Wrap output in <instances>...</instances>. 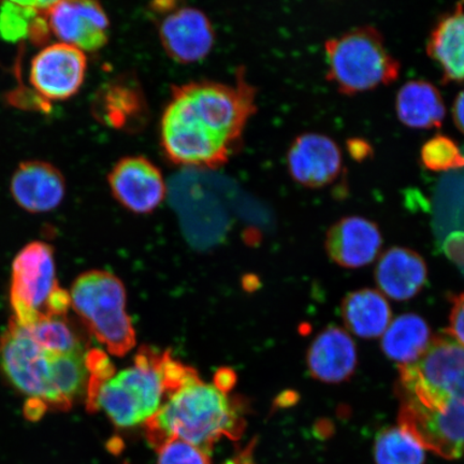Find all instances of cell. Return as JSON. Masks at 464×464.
Instances as JSON below:
<instances>
[{"label": "cell", "mask_w": 464, "mask_h": 464, "mask_svg": "<svg viewBox=\"0 0 464 464\" xmlns=\"http://www.w3.org/2000/svg\"><path fill=\"white\" fill-rule=\"evenodd\" d=\"M290 176L305 188H318L334 181L342 168L339 145L322 133L295 138L287 153Z\"/></svg>", "instance_id": "7c38bea8"}, {"label": "cell", "mask_w": 464, "mask_h": 464, "mask_svg": "<svg viewBox=\"0 0 464 464\" xmlns=\"http://www.w3.org/2000/svg\"><path fill=\"white\" fill-rule=\"evenodd\" d=\"M345 326L355 335L374 339L384 334L392 322V310L384 295L375 289L348 294L342 304Z\"/></svg>", "instance_id": "ffe728a7"}, {"label": "cell", "mask_w": 464, "mask_h": 464, "mask_svg": "<svg viewBox=\"0 0 464 464\" xmlns=\"http://www.w3.org/2000/svg\"><path fill=\"white\" fill-rule=\"evenodd\" d=\"M425 260L405 247H392L382 255L375 269L377 285L388 297L405 301L420 293L427 281Z\"/></svg>", "instance_id": "e0dca14e"}, {"label": "cell", "mask_w": 464, "mask_h": 464, "mask_svg": "<svg viewBox=\"0 0 464 464\" xmlns=\"http://www.w3.org/2000/svg\"><path fill=\"white\" fill-rule=\"evenodd\" d=\"M10 193L23 210L34 214L51 212L65 198L66 179L50 162L27 160L21 162L11 177Z\"/></svg>", "instance_id": "4fadbf2b"}, {"label": "cell", "mask_w": 464, "mask_h": 464, "mask_svg": "<svg viewBox=\"0 0 464 464\" xmlns=\"http://www.w3.org/2000/svg\"><path fill=\"white\" fill-rule=\"evenodd\" d=\"M448 334L464 346V293L457 295L454 300Z\"/></svg>", "instance_id": "4316f807"}, {"label": "cell", "mask_w": 464, "mask_h": 464, "mask_svg": "<svg viewBox=\"0 0 464 464\" xmlns=\"http://www.w3.org/2000/svg\"><path fill=\"white\" fill-rule=\"evenodd\" d=\"M376 464H423L425 450L402 428L392 427L377 435L374 444Z\"/></svg>", "instance_id": "7402d4cb"}, {"label": "cell", "mask_w": 464, "mask_h": 464, "mask_svg": "<svg viewBox=\"0 0 464 464\" xmlns=\"http://www.w3.org/2000/svg\"><path fill=\"white\" fill-rule=\"evenodd\" d=\"M327 79L344 95L388 85L400 74V63L388 52L382 34L372 26L352 31L328 40Z\"/></svg>", "instance_id": "5b68a950"}, {"label": "cell", "mask_w": 464, "mask_h": 464, "mask_svg": "<svg viewBox=\"0 0 464 464\" xmlns=\"http://www.w3.org/2000/svg\"><path fill=\"white\" fill-rule=\"evenodd\" d=\"M38 11L28 2L4 3L0 7V38L7 43H17L29 37Z\"/></svg>", "instance_id": "d4e9b609"}, {"label": "cell", "mask_w": 464, "mask_h": 464, "mask_svg": "<svg viewBox=\"0 0 464 464\" xmlns=\"http://www.w3.org/2000/svg\"><path fill=\"white\" fill-rule=\"evenodd\" d=\"M144 426L149 443L156 450L179 439L210 455L220 439L239 438L245 421L239 405L227 394L197 379L169 394Z\"/></svg>", "instance_id": "3957f363"}, {"label": "cell", "mask_w": 464, "mask_h": 464, "mask_svg": "<svg viewBox=\"0 0 464 464\" xmlns=\"http://www.w3.org/2000/svg\"><path fill=\"white\" fill-rule=\"evenodd\" d=\"M58 288L53 247L42 241L28 243L13 265L10 303L14 321L29 327L48 318L49 304Z\"/></svg>", "instance_id": "ba28073f"}, {"label": "cell", "mask_w": 464, "mask_h": 464, "mask_svg": "<svg viewBox=\"0 0 464 464\" xmlns=\"http://www.w3.org/2000/svg\"><path fill=\"white\" fill-rule=\"evenodd\" d=\"M236 376L234 371L224 369L218 371L216 375V387L218 388L219 391H222L225 393H227L232 386L235 385Z\"/></svg>", "instance_id": "f1b7e54d"}, {"label": "cell", "mask_w": 464, "mask_h": 464, "mask_svg": "<svg viewBox=\"0 0 464 464\" xmlns=\"http://www.w3.org/2000/svg\"><path fill=\"white\" fill-rule=\"evenodd\" d=\"M254 111V92L245 84L182 85L162 114V148L176 164L218 167L228 160Z\"/></svg>", "instance_id": "7a4b0ae2"}, {"label": "cell", "mask_w": 464, "mask_h": 464, "mask_svg": "<svg viewBox=\"0 0 464 464\" xmlns=\"http://www.w3.org/2000/svg\"><path fill=\"white\" fill-rule=\"evenodd\" d=\"M114 198L137 214L150 213L166 198L165 179L152 161L132 156L118 162L109 176Z\"/></svg>", "instance_id": "8fae6325"}, {"label": "cell", "mask_w": 464, "mask_h": 464, "mask_svg": "<svg viewBox=\"0 0 464 464\" xmlns=\"http://www.w3.org/2000/svg\"><path fill=\"white\" fill-rule=\"evenodd\" d=\"M399 427L423 450L448 460L464 458V346L449 334L399 365Z\"/></svg>", "instance_id": "6da1fadb"}, {"label": "cell", "mask_w": 464, "mask_h": 464, "mask_svg": "<svg viewBox=\"0 0 464 464\" xmlns=\"http://www.w3.org/2000/svg\"><path fill=\"white\" fill-rule=\"evenodd\" d=\"M60 43L82 52L101 50L108 42L110 23L102 5L87 0L55 2L45 14Z\"/></svg>", "instance_id": "30bf717a"}, {"label": "cell", "mask_w": 464, "mask_h": 464, "mask_svg": "<svg viewBox=\"0 0 464 464\" xmlns=\"http://www.w3.org/2000/svg\"><path fill=\"white\" fill-rule=\"evenodd\" d=\"M347 150L353 160L362 161L372 155V148L363 139L353 138L347 141Z\"/></svg>", "instance_id": "83f0119b"}, {"label": "cell", "mask_w": 464, "mask_h": 464, "mask_svg": "<svg viewBox=\"0 0 464 464\" xmlns=\"http://www.w3.org/2000/svg\"><path fill=\"white\" fill-rule=\"evenodd\" d=\"M39 344L26 327L10 319L0 338V367L10 384L28 400H36L46 409L56 410L55 372L63 356Z\"/></svg>", "instance_id": "52a82bcc"}, {"label": "cell", "mask_w": 464, "mask_h": 464, "mask_svg": "<svg viewBox=\"0 0 464 464\" xmlns=\"http://www.w3.org/2000/svg\"><path fill=\"white\" fill-rule=\"evenodd\" d=\"M39 344L61 353H86L82 336L69 324L67 316L44 318L26 327Z\"/></svg>", "instance_id": "603a6c76"}, {"label": "cell", "mask_w": 464, "mask_h": 464, "mask_svg": "<svg viewBox=\"0 0 464 464\" xmlns=\"http://www.w3.org/2000/svg\"><path fill=\"white\" fill-rule=\"evenodd\" d=\"M160 34L165 50L179 63L203 60L210 53L216 38L210 20L195 8L172 11L161 22Z\"/></svg>", "instance_id": "5bb4252c"}, {"label": "cell", "mask_w": 464, "mask_h": 464, "mask_svg": "<svg viewBox=\"0 0 464 464\" xmlns=\"http://www.w3.org/2000/svg\"><path fill=\"white\" fill-rule=\"evenodd\" d=\"M69 294L74 311L112 355L123 357L132 350L136 333L126 313V290L118 277L89 271L75 280Z\"/></svg>", "instance_id": "8992f818"}, {"label": "cell", "mask_w": 464, "mask_h": 464, "mask_svg": "<svg viewBox=\"0 0 464 464\" xmlns=\"http://www.w3.org/2000/svg\"><path fill=\"white\" fill-rule=\"evenodd\" d=\"M420 159L428 170L446 172L464 167V154L451 138L438 133L422 145Z\"/></svg>", "instance_id": "cb8c5ba5"}, {"label": "cell", "mask_w": 464, "mask_h": 464, "mask_svg": "<svg viewBox=\"0 0 464 464\" xmlns=\"http://www.w3.org/2000/svg\"><path fill=\"white\" fill-rule=\"evenodd\" d=\"M87 71L84 52L63 43L49 44L33 58L29 81L40 96L67 101L82 87Z\"/></svg>", "instance_id": "9c48e42d"}, {"label": "cell", "mask_w": 464, "mask_h": 464, "mask_svg": "<svg viewBox=\"0 0 464 464\" xmlns=\"http://www.w3.org/2000/svg\"><path fill=\"white\" fill-rule=\"evenodd\" d=\"M306 362L314 379L328 384L345 382L356 370L355 342L344 329L328 327L312 342Z\"/></svg>", "instance_id": "2e32d148"}, {"label": "cell", "mask_w": 464, "mask_h": 464, "mask_svg": "<svg viewBox=\"0 0 464 464\" xmlns=\"http://www.w3.org/2000/svg\"><path fill=\"white\" fill-rule=\"evenodd\" d=\"M427 52L442 71L445 83L463 82L464 7L461 4L440 17L429 37Z\"/></svg>", "instance_id": "ac0fdd59"}, {"label": "cell", "mask_w": 464, "mask_h": 464, "mask_svg": "<svg viewBox=\"0 0 464 464\" xmlns=\"http://www.w3.org/2000/svg\"><path fill=\"white\" fill-rule=\"evenodd\" d=\"M161 355L152 348L142 347L132 367L85 393L87 410H103L119 428L147 422L160 409L166 396L160 372Z\"/></svg>", "instance_id": "277c9868"}, {"label": "cell", "mask_w": 464, "mask_h": 464, "mask_svg": "<svg viewBox=\"0 0 464 464\" xmlns=\"http://www.w3.org/2000/svg\"><path fill=\"white\" fill-rule=\"evenodd\" d=\"M452 118H454L455 125L464 135V90L458 94L452 107Z\"/></svg>", "instance_id": "f546056e"}, {"label": "cell", "mask_w": 464, "mask_h": 464, "mask_svg": "<svg viewBox=\"0 0 464 464\" xmlns=\"http://www.w3.org/2000/svg\"><path fill=\"white\" fill-rule=\"evenodd\" d=\"M382 245L376 224L361 217L341 218L326 237L329 257L344 268H361L376 258Z\"/></svg>", "instance_id": "9a60e30c"}, {"label": "cell", "mask_w": 464, "mask_h": 464, "mask_svg": "<svg viewBox=\"0 0 464 464\" xmlns=\"http://www.w3.org/2000/svg\"><path fill=\"white\" fill-rule=\"evenodd\" d=\"M430 341V329L425 319L410 313L390 324L382 334L381 347L391 361L404 365L416 362Z\"/></svg>", "instance_id": "44dd1931"}, {"label": "cell", "mask_w": 464, "mask_h": 464, "mask_svg": "<svg viewBox=\"0 0 464 464\" xmlns=\"http://www.w3.org/2000/svg\"><path fill=\"white\" fill-rule=\"evenodd\" d=\"M398 119L414 130L439 129L442 125L446 108L442 95L427 81H409L398 92L396 100Z\"/></svg>", "instance_id": "d6986e66"}, {"label": "cell", "mask_w": 464, "mask_h": 464, "mask_svg": "<svg viewBox=\"0 0 464 464\" xmlns=\"http://www.w3.org/2000/svg\"><path fill=\"white\" fill-rule=\"evenodd\" d=\"M158 451L159 464H211L210 455L179 439L169 440Z\"/></svg>", "instance_id": "484cf974"}]
</instances>
